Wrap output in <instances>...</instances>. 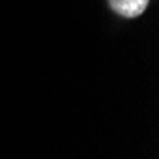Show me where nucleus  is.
<instances>
[{"instance_id":"nucleus-1","label":"nucleus","mask_w":159,"mask_h":159,"mask_svg":"<svg viewBox=\"0 0 159 159\" xmlns=\"http://www.w3.org/2000/svg\"><path fill=\"white\" fill-rule=\"evenodd\" d=\"M108 4H110L114 13L127 17V19H133V17H138V15L144 13V10L150 4V0H108Z\"/></svg>"}]
</instances>
